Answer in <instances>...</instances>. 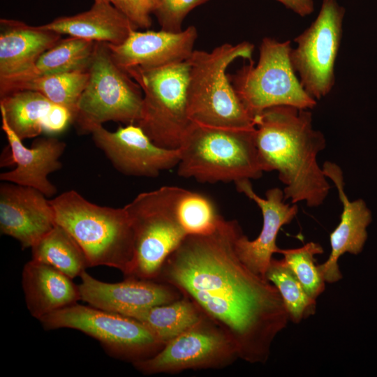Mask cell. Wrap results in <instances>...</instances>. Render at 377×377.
I'll return each mask as SVG.
<instances>
[{
  "instance_id": "26",
  "label": "cell",
  "mask_w": 377,
  "mask_h": 377,
  "mask_svg": "<svg viewBox=\"0 0 377 377\" xmlns=\"http://www.w3.org/2000/svg\"><path fill=\"white\" fill-rule=\"evenodd\" d=\"M96 43L97 42L93 40L73 36L61 38L40 56L31 77L88 71Z\"/></svg>"
},
{
  "instance_id": "4",
  "label": "cell",
  "mask_w": 377,
  "mask_h": 377,
  "mask_svg": "<svg viewBox=\"0 0 377 377\" xmlns=\"http://www.w3.org/2000/svg\"><path fill=\"white\" fill-rule=\"evenodd\" d=\"M177 175L201 183H236L264 172L256 144V126L223 128L192 121L179 147Z\"/></svg>"
},
{
  "instance_id": "23",
  "label": "cell",
  "mask_w": 377,
  "mask_h": 377,
  "mask_svg": "<svg viewBox=\"0 0 377 377\" xmlns=\"http://www.w3.org/2000/svg\"><path fill=\"white\" fill-rule=\"evenodd\" d=\"M53 103L33 90H17L0 99V112L10 128L22 140L43 133V122Z\"/></svg>"
},
{
  "instance_id": "20",
  "label": "cell",
  "mask_w": 377,
  "mask_h": 377,
  "mask_svg": "<svg viewBox=\"0 0 377 377\" xmlns=\"http://www.w3.org/2000/svg\"><path fill=\"white\" fill-rule=\"evenodd\" d=\"M1 116L10 161L16 165L15 169L1 173V181L34 188L46 197L54 195L57 190L48 175L62 167L60 158L66 149L65 142L53 137L40 138L34 141L31 147H27L10 128L4 115L1 113Z\"/></svg>"
},
{
  "instance_id": "16",
  "label": "cell",
  "mask_w": 377,
  "mask_h": 377,
  "mask_svg": "<svg viewBox=\"0 0 377 377\" xmlns=\"http://www.w3.org/2000/svg\"><path fill=\"white\" fill-rule=\"evenodd\" d=\"M61 39V34L23 22L0 20V96L32 77L40 56Z\"/></svg>"
},
{
  "instance_id": "24",
  "label": "cell",
  "mask_w": 377,
  "mask_h": 377,
  "mask_svg": "<svg viewBox=\"0 0 377 377\" xmlns=\"http://www.w3.org/2000/svg\"><path fill=\"white\" fill-rule=\"evenodd\" d=\"M204 315L193 301L182 295L170 303L140 310L129 317L142 323L165 344L198 323Z\"/></svg>"
},
{
  "instance_id": "10",
  "label": "cell",
  "mask_w": 377,
  "mask_h": 377,
  "mask_svg": "<svg viewBox=\"0 0 377 377\" xmlns=\"http://www.w3.org/2000/svg\"><path fill=\"white\" fill-rule=\"evenodd\" d=\"M39 320L47 330H79L98 341L111 356L133 364L151 357L165 345L139 320L90 305L75 303Z\"/></svg>"
},
{
  "instance_id": "25",
  "label": "cell",
  "mask_w": 377,
  "mask_h": 377,
  "mask_svg": "<svg viewBox=\"0 0 377 377\" xmlns=\"http://www.w3.org/2000/svg\"><path fill=\"white\" fill-rule=\"evenodd\" d=\"M31 249L33 260L51 265L72 279L89 267L81 247L57 224Z\"/></svg>"
},
{
  "instance_id": "1",
  "label": "cell",
  "mask_w": 377,
  "mask_h": 377,
  "mask_svg": "<svg viewBox=\"0 0 377 377\" xmlns=\"http://www.w3.org/2000/svg\"><path fill=\"white\" fill-rule=\"evenodd\" d=\"M236 220H220L207 235H187L166 258L156 281L176 288L234 341L240 359L264 364L289 320L281 295L239 258L242 232Z\"/></svg>"
},
{
  "instance_id": "35",
  "label": "cell",
  "mask_w": 377,
  "mask_h": 377,
  "mask_svg": "<svg viewBox=\"0 0 377 377\" xmlns=\"http://www.w3.org/2000/svg\"><path fill=\"white\" fill-rule=\"evenodd\" d=\"M94 1H103V2L111 3L116 7H117V5H118V0H94Z\"/></svg>"
},
{
  "instance_id": "6",
  "label": "cell",
  "mask_w": 377,
  "mask_h": 377,
  "mask_svg": "<svg viewBox=\"0 0 377 377\" xmlns=\"http://www.w3.org/2000/svg\"><path fill=\"white\" fill-rule=\"evenodd\" d=\"M185 188L163 186L139 193L124 207L134 237L131 276L156 281L166 258L188 235L179 214Z\"/></svg>"
},
{
  "instance_id": "9",
  "label": "cell",
  "mask_w": 377,
  "mask_h": 377,
  "mask_svg": "<svg viewBox=\"0 0 377 377\" xmlns=\"http://www.w3.org/2000/svg\"><path fill=\"white\" fill-rule=\"evenodd\" d=\"M87 84L73 122L81 133L107 121L137 124L143 94L139 84L113 60L107 43L97 42Z\"/></svg>"
},
{
  "instance_id": "18",
  "label": "cell",
  "mask_w": 377,
  "mask_h": 377,
  "mask_svg": "<svg viewBox=\"0 0 377 377\" xmlns=\"http://www.w3.org/2000/svg\"><path fill=\"white\" fill-rule=\"evenodd\" d=\"M197 37L193 25L179 32L134 29L122 43L107 45L113 60L124 70L156 68L188 60Z\"/></svg>"
},
{
  "instance_id": "33",
  "label": "cell",
  "mask_w": 377,
  "mask_h": 377,
  "mask_svg": "<svg viewBox=\"0 0 377 377\" xmlns=\"http://www.w3.org/2000/svg\"><path fill=\"white\" fill-rule=\"evenodd\" d=\"M73 121V115L66 107L53 103L43 122V132L50 134L64 131Z\"/></svg>"
},
{
  "instance_id": "32",
  "label": "cell",
  "mask_w": 377,
  "mask_h": 377,
  "mask_svg": "<svg viewBox=\"0 0 377 377\" xmlns=\"http://www.w3.org/2000/svg\"><path fill=\"white\" fill-rule=\"evenodd\" d=\"M156 0H118L117 8L124 13L137 27L147 29L151 24Z\"/></svg>"
},
{
  "instance_id": "17",
  "label": "cell",
  "mask_w": 377,
  "mask_h": 377,
  "mask_svg": "<svg viewBox=\"0 0 377 377\" xmlns=\"http://www.w3.org/2000/svg\"><path fill=\"white\" fill-rule=\"evenodd\" d=\"M56 225L49 200L29 186L3 182L0 186V230L31 248Z\"/></svg>"
},
{
  "instance_id": "14",
  "label": "cell",
  "mask_w": 377,
  "mask_h": 377,
  "mask_svg": "<svg viewBox=\"0 0 377 377\" xmlns=\"http://www.w3.org/2000/svg\"><path fill=\"white\" fill-rule=\"evenodd\" d=\"M237 191L255 202L263 215V228L259 235L249 240L242 232L235 242L236 252L244 263L255 274L266 279V272L280 248L276 241L281 228L289 224L298 212L297 204L286 202L283 190L275 187L268 189L265 198L260 197L253 190L251 180L244 179L235 183Z\"/></svg>"
},
{
  "instance_id": "30",
  "label": "cell",
  "mask_w": 377,
  "mask_h": 377,
  "mask_svg": "<svg viewBox=\"0 0 377 377\" xmlns=\"http://www.w3.org/2000/svg\"><path fill=\"white\" fill-rule=\"evenodd\" d=\"M179 214L188 235L212 232L223 217L207 196L187 189L184 190L181 200Z\"/></svg>"
},
{
  "instance_id": "13",
  "label": "cell",
  "mask_w": 377,
  "mask_h": 377,
  "mask_svg": "<svg viewBox=\"0 0 377 377\" xmlns=\"http://www.w3.org/2000/svg\"><path fill=\"white\" fill-rule=\"evenodd\" d=\"M87 133L91 134L94 144L113 167L125 175L154 178L179 162V149L157 145L136 124L119 127L115 131L96 125Z\"/></svg>"
},
{
  "instance_id": "22",
  "label": "cell",
  "mask_w": 377,
  "mask_h": 377,
  "mask_svg": "<svg viewBox=\"0 0 377 377\" xmlns=\"http://www.w3.org/2000/svg\"><path fill=\"white\" fill-rule=\"evenodd\" d=\"M44 29L95 42L119 45L137 29L129 18L111 3L94 1L91 8L40 25Z\"/></svg>"
},
{
  "instance_id": "21",
  "label": "cell",
  "mask_w": 377,
  "mask_h": 377,
  "mask_svg": "<svg viewBox=\"0 0 377 377\" xmlns=\"http://www.w3.org/2000/svg\"><path fill=\"white\" fill-rule=\"evenodd\" d=\"M22 283L27 309L38 320L81 300L71 278L33 259L24 265Z\"/></svg>"
},
{
  "instance_id": "12",
  "label": "cell",
  "mask_w": 377,
  "mask_h": 377,
  "mask_svg": "<svg viewBox=\"0 0 377 377\" xmlns=\"http://www.w3.org/2000/svg\"><path fill=\"white\" fill-rule=\"evenodd\" d=\"M239 358L230 336L206 315L167 342L156 355L133 364L145 375L222 369Z\"/></svg>"
},
{
  "instance_id": "15",
  "label": "cell",
  "mask_w": 377,
  "mask_h": 377,
  "mask_svg": "<svg viewBox=\"0 0 377 377\" xmlns=\"http://www.w3.org/2000/svg\"><path fill=\"white\" fill-rule=\"evenodd\" d=\"M80 277L82 300L94 307L128 317L140 310L170 303L182 296L174 286L154 280L126 277L121 282L106 283L86 271Z\"/></svg>"
},
{
  "instance_id": "11",
  "label": "cell",
  "mask_w": 377,
  "mask_h": 377,
  "mask_svg": "<svg viewBox=\"0 0 377 377\" xmlns=\"http://www.w3.org/2000/svg\"><path fill=\"white\" fill-rule=\"evenodd\" d=\"M345 13L338 0H323L316 19L294 38L291 65L304 89L316 101L327 96L335 84Z\"/></svg>"
},
{
  "instance_id": "28",
  "label": "cell",
  "mask_w": 377,
  "mask_h": 377,
  "mask_svg": "<svg viewBox=\"0 0 377 377\" xmlns=\"http://www.w3.org/2000/svg\"><path fill=\"white\" fill-rule=\"evenodd\" d=\"M283 300L289 320L299 323L314 314L316 300L311 297L283 258H272L265 275Z\"/></svg>"
},
{
  "instance_id": "31",
  "label": "cell",
  "mask_w": 377,
  "mask_h": 377,
  "mask_svg": "<svg viewBox=\"0 0 377 377\" xmlns=\"http://www.w3.org/2000/svg\"><path fill=\"white\" fill-rule=\"evenodd\" d=\"M208 0H156L155 13L161 29L170 32L181 31L182 24L188 13Z\"/></svg>"
},
{
  "instance_id": "2",
  "label": "cell",
  "mask_w": 377,
  "mask_h": 377,
  "mask_svg": "<svg viewBox=\"0 0 377 377\" xmlns=\"http://www.w3.org/2000/svg\"><path fill=\"white\" fill-rule=\"evenodd\" d=\"M256 144L263 172L276 171L285 184L286 200L321 205L331 186L318 155L326 147L324 134L313 128L309 109L269 108L255 117Z\"/></svg>"
},
{
  "instance_id": "34",
  "label": "cell",
  "mask_w": 377,
  "mask_h": 377,
  "mask_svg": "<svg viewBox=\"0 0 377 377\" xmlns=\"http://www.w3.org/2000/svg\"><path fill=\"white\" fill-rule=\"evenodd\" d=\"M300 17H306L314 11L313 0H276Z\"/></svg>"
},
{
  "instance_id": "29",
  "label": "cell",
  "mask_w": 377,
  "mask_h": 377,
  "mask_svg": "<svg viewBox=\"0 0 377 377\" xmlns=\"http://www.w3.org/2000/svg\"><path fill=\"white\" fill-rule=\"evenodd\" d=\"M283 260L296 275L307 294L316 300L325 288V281L321 275L315 255L323 253L320 244L310 242L304 246L289 249L279 250Z\"/></svg>"
},
{
  "instance_id": "5",
  "label": "cell",
  "mask_w": 377,
  "mask_h": 377,
  "mask_svg": "<svg viewBox=\"0 0 377 377\" xmlns=\"http://www.w3.org/2000/svg\"><path fill=\"white\" fill-rule=\"evenodd\" d=\"M254 46L243 41L224 43L211 52L195 50L188 59V108L191 121L234 128L255 127V118L239 98L227 74L238 59L252 60Z\"/></svg>"
},
{
  "instance_id": "27",
  "label": "cell",
  "mask_w": 377,
  "mask_h": 377,
  "mask_svg": "<svg viewBox=\"0 0 377 377\" xmlns=\"http://www.w3.org/2000/svg\"><path fill=\"white\" fill-rule=\"evenodd\" d=\"M89 77V70L34 76L16 84L9 93L24 89L38 91L52 103L68 108L73 121Z\"/></svg>"
},
{
  "instance_id": "7",
  "label": "cell",
  "mask_w": 377,
  "mask_h": 377,
  "mask_svg": "<svg viewBox=\"0 0 377 377\" xmlns=\"http://www.w3.org/2000/svg\"><path fill=\"white\" fill-rule=\"evenodd\" d=\"M143 94L141 117L136 124L157 145L179 149L192 121L188 115V60L156 68L124 70Z\"/></svg>"
},
{
  "instance_id": "19",
  "label": "cell",
  "mask_w": 377,
  "mask_h": 377,
  "mask_svg": "<svg viewBox=\"0 0 377 377\" xmlns=\"http://www.w3.org/2000/svg\"><path fill=\"white\" fill-rule=\"evenodd\" d=\"M328 179L337 188L342 204L340 221L330 235L331 252L327 260L318 265L325 282L334 283L342 279L338 260L346 253L357 255L363 250L367 239V228L371 222V212L362 199L350 201L344 191L341 168L337 163L326 161L322 166Z\"/></svg>"
},
{
  "instance_id": "8",
  "label": "cell",
  "mask_w": 377,
  "mask_h": 377,
  "mask_svg": "<svg viewBox=\"0 0 377 377\" xmlns=\"http://www.w3.org/2000/svg\"><path fill=\"white\" fill-rule=\"evenodd\" d=\"M291 41L263 38L256 65L253 60L232 76V86L246 110L255 118L265 109L290 105L311 110L317 101L302 87L291 65Z\"/></svg>"
},
{
  "instance_id": "3",
  "label": "cell",
  "mask_w": 377,
  "mask_h": 377,
  "mask_svg": "<svg viewBox=\"0 0 377 377\" xmlns=\"http://www.w3.org/2000/svg\"><path fill=\"white\" fill-rule=\"evenodd\" d=\"M56 224L64 228L84 251L89 267L105 265L131 276L134 237L124 207L101 206L75 190L50 200Z\"/></svg>"
}]
</instances>
